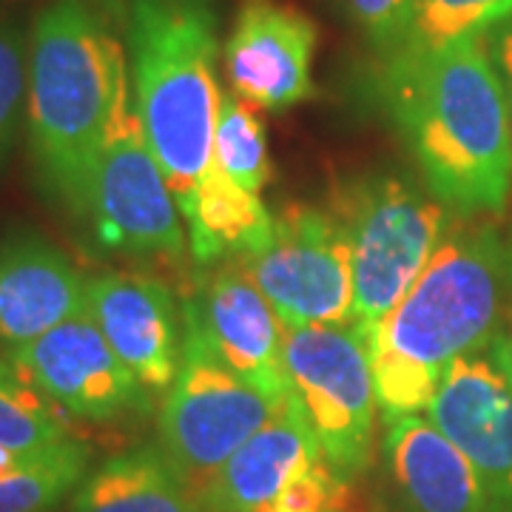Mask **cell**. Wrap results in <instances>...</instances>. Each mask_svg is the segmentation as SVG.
I'll return each mask as SVG.
<instances>
[{
  "label": "cell",
  "mask_w": 512,
  "mask_h": 512,
  "mask_svg": "<svg viewBox=\"0 0 512 512\" xmlns=\"http://www.w3.org/2000/svg\"><path fill=\"white\" fill-rule=\"evenodd\" d=\"M493 362L501 367V373H504L507 382L512 384V330L504 339H498L493 345Z\"/></svg>",
  "instance_id": "83f0119b"
},
{
  "label": "cell",
  "mask_w": 512,
  "mask_h": 512,
  "mask_svg": "<svg viewBox=\"0 0 512 512\" xmlns=\"http://www.w3.org/2000/svg\"><path fill=\"white\" fill-rule=\"evenodd\" d=\"M384 456L410 512H487L473 464L424 413L384 424Z\"/></svg>",
  "instance_id": "e0dca14e"
},
{
  "label": "cell",
  "mask_w": 512,
  "mask_h": 512,
  "mask_svg": "<svg viewBox=\"0 0 512 512\" xmlns=\"http://www.w3.org/2000/svg\"><path fill=\"white\" fill-rule=\"evenodd\" d=\"M97 242L134 259H183V211L148 146L137 109L103 148L92 177L86 217Z\"/></svg>",
  "instance_id": "9c48e42d"
},
{
  "label": "cell",
  "mask_w": 512,
  "mask_h": 512,
  "mask_svg": "<svg viewBox=\"0 0 512 512\" xmlns=\"http://www.w3.org/2000/svg\"><path fill=\"white\" fill-rule=\"evenodd\" d=\"M92 450L66 439L43 450L0 447V512H46L89 476Z\"/></svg>",
  "instance_id": "ffe728a7"
},
{
  "label": "cell",
  "mask_w": 512,
  "mask_h": 512,
  "mask_svg": "<svg viewBox=\"0 0 512 512\" xmlns=\"http://www.w3.org/2000/svg\"><path fill=\"white\" fill-rule=\"evenodd\" d=\"M345 3L353 23L376 52L393 57L402 49L410 32L413 0H345Z\"/></svg>",
  "instance_id": "484cf974"
},
{
  "label": "cell",
  "mask_w": 512,
  "mask_h": 512,
  "mask_svg": "<svg viewBox=\"0 0 512 512\" xmlns=\"http://www.w3.org/2000/svg\"><path fill=\"white\" fill-rule=\"evenodd\" d=\"M66 439L72 436L63 410L26 382L12 359H0V447L43 450Z\"/></svg>",
  "instance_id": "44dd1931"
},
{
  "label": "cell",
  "mask_w": 512,
  "mask_h": 512,
  "mask_svg": "<svg viewBox=\"0 0 512 512\" xmlns=\"http://www.w3.org/2000/svg\"><path fill=\"white\" fill-rule=\"evenodd\" d=\"M319 32L305 12L248 0L225 43V74L237 97L256 109L285 111L311 100L313 55Z\"/></svg>",
  "instance_id": "7c38bea8"
},
{
  "label": "cell",
  "mask_w": 512,
  "mask_h": 512,
  "mask_svg": "<svg viewBox=\"0 0 512 512\" xmlns=\"http://www.w3.org/2000/svg\"><path fill=\"white\" fill-rule=\"evenodd\" d=\"M279 407L282 402L268 399L225 365L200 328L185 319L183 362L163 396L157 444L194 495L274 419Z\"/></svg>",
  "instance_id": "8992f818"
},
{
  "label": "cell",
  "mask_w": 512,
  "mask_h": 512,
  "mask_svg": "<svg viewBox=\"0 0 512 512\" xmlns=\"http://www.w3.org/2000/svg\"><path fill=\"white\" fill-rule=\"evenodd\" d=\"M183 313L245 382L274 402L288 399L285 328L271 302L234 259L222 262V268L208 276L200 293L185 302Z\"/></svg>",
  "instance_id": "4fadbf2b"
},
{
  "label": "cell",
  "mask_w": 512,
  "mask_h": 512,
  "mask_svg": "<svg viewBox=\"0 0 512 512\" xmlns=\"http://www.w3.org/2000/svg\"><path fill=\"white\" fill-rule=\"evenodd\" d=\"M384 94L427 191L447 211L478 217L507 208L510 109L484 37L387 57Z\"/></svg>",
  "instance_id": "6da1fadb"
},
{
  "label": "cell",
  "mask_w": 512,
  "mask_h": 512,
  "mask_svg": "<svg viewBox=\"0 0 512 512\" xmlns=\"http://www.w3.org/2000/svg\"><path fill=\"white\" fill-rule=\"evenodd\" d=\"M512 330V234H450L370 342L384 424L421 416L458 359Z\"/></svg>",
  "instance_id": "7a4b0ae2"
},
{
  "label": "cell",
  "mask_w": 512,
  "mask_h": 512,
  "mask_svg": "<svg viewBox=\"0 0 512 512\" xmlns=\"http://www.w3.org/2000/svg\"><path fill=\"white\" fill-rule=\"evenodd\" d=\"M510 18L512 0H413L410 32L399 52H430L456 40L484 37Z\"/></svg>",
  "instance_id": "7402d4cb"
},
{
  "label": "cell",
  "mask_w": 512,
  "mask_h": 512,
  "mask_svg": "<svg viewBox=\"0 0 512 512\" xmlns=\"http://www.w3.org/2000/svg\"><path fill=\"white\" fill-rule=\"evenodd\" d=\"M89 311L111 350L151 396H165L183 362L185 322L174 293L143 274L89 279Z\"/></svg>",
  "instance_id": "5bb4252c"
},
{
  "label": "cell",
  "mask_w": 512,
  "mask_h": 512,
  "mask_svg": "<svg viewBox=\"0 0 512 512\" xmlns=\"http://www.w3.org/2000/svg\"><path fill=\"white\" fill-rule=\"evenodd\" d=\"M29 103V37L0 15V168L6 165L26 123Z\"/></svg>",
  "instance_id": "cb8c5ba5"
},
{
  "label": "cell",
  "mask_w": 512,
  "mask_h": 512,
  "mask_svg": "<svg viewBox=\"0 0 512 512\" xmlns=\"http://www.w3.org/2000/svg\"><path fill=\"white\" fill-rule=\"evenodd\" d=\"M183 220L188 225V251L200 265L231 262L248 254L271 234L274 214L259 200V194L245 191L220 165L211 163L202 174L191 202L185 205Z\"/></svg>",
  "instance_id": "d6986e66"
},
{
  "label": "cell",
  "mask_w": 512,
  "mask_h": 512,
  "mask_svg": "<svg viewBox=\"0 0 512 512\" xmlns=\"http://www.w3.org/2000/svg\"><path fill=\"white\" fill-rule=\"evenodd\" d=\"M345 495L348 484L330 470L328 461H316L256 512H336Z\"/></svg>",
  "instance_id": "d4e9b609"
},
{
  "label": "cell",
  "mask_w": 512,
  "mask_h": 512,
  "mask_svg": "<svg viewBox=\"0 0 512 512\" xmlns=\"http://www.w3.org/2000/svg\"><path fill=\"white\" fill-rule=\"evenodd\" d=\"M9 359L26 382L74 419L120 421L143 413L151 399L111 350L89 308L35 342L9 350Z\"/></svg>",
  "instance_id": "30bf717a"
},
{
  "label": "cell",
  "mask_w": 512,
  "mask_h": 512,
  "mask_svg": "<svg viewBox=\"0 0 512 512\" xmlns=\"http://www.w3.org/2000/svg\"><path fill=\"white\" fill-rule=\"evenodd\" d=\"M285 370L328 467L356 481L373 456L379 410L367 339L353 325L285 328Z\"/></svg>",
  "instance_id": "52a82bcc"
},
{
  "label": "cell",
  "mask_w": 512,
  "mask_h": 512,
  "mask_svg": "<svg viewBox=\"0 0 512 512\" xmlns=\"http://www.w3.org/2000/svg\"><path fill=\"white\" fill-rule=\"evenodd\" d=\"M424 416L473 464L487 512H512V384L493 356L458 359Z\"/></svg>",
  "instance_id": "8fae6325"
},
{
  "label": "cell",
  "mask_w": 512,
  "mask_h": 512,
  "mask_svg": "<svg viewBox=\"0 0 512 512\" xmlns=\"http://www.w3.org/2000/svg\"><path fill=\"white\" fill-rule=\"evenodd\" d=\"M89 308V279L35 234L0 239V345L23 348Z\"/></svg>",
  "instance_id": "9a60e30c"
},
{
  "label": "cell",
  "mask_w": 512,
  "mask_h": 512,
  "mask_svg": "<svg viewBox=\"0 0 512 512\" xmlns=\"http://www.w3.org/2000/svg\"><path fill=\"white\" fill-rule=\"evenodd\" d=\"M490 55H493L498 77L504 83V94H507V109H510V128H512V20H507L504 26H498L487 43Z\"/></svg>",
  "instance_id": "4316f807"
},
{
  "label": "cell",
  "mask_w": 512,
  "mask_h": 512,
  "mask_svg": "<svg viewBox=\"0 0 512 512\" xmlns=\"http://www.w3.org/2000/svg\"><path fill=\"white\" fill-rule=\"evenodd\" d=\"M134 114L128 49L92 0H49L29 32L26 128L37 174L86 217L97 160Z\"/></svg>",
  "instance_id": "3957f363"
},
{
  "label": "cell",
  "mask_w": 512,
  "mask_h": 512,
  "mask_svg": "<svg viewBox=\"0 0 512 512\" xmlns=\"http://www.w3.org/2000/svg\"><path fill=\"white\" fill-rule=\"evenodd\" d=\"M72 512H202V507L160 444H143L89 470L72 493Z\"/></svg>",
  "instance_id": "ac0fdd59"
},
{
  "label": "cell",
  "mask_w": 512,
  "mask_h": 512,
  "mask_svg": "<svg viewBox=\"0 0 512 512\" xmlns=\"http://www.w3.org/2000/svg\"><path fill=\"white\" fill-rule=\"evenodd\" d=\"M234 262L271 302L282 328L350 325L353 262L339 217L288 205L271 234Z\"/></svg>",
  "instance_id": "ba28073f"
},
{
  "label": "cell",
  "mask_w": 512,
  "mask_h": 512,
  "mask_svg": "<svg viewBox=\"0 0 512 512\" xmlns=\"http://www.w3.org/2000/svg\"><path fill=\"white\" fill-rule=\"evenodd\" d=\"M126 49L140 126L185 211L214 163L222 103L214 0H131Z\"/></svg>",
  "instance_id": "277c9868"
},
{
  "label": "cell",
  "mask_w": 512,
  "mask_h": 512,
  "mask_svg": "<svg viewBox=\"0 0 512 512\" xmlns=\"http://www.w3.org/2000/svg\"><path fill=\"white\" fill-rule=\"evenodd\" d=\"M214 163L251 194H259L271 183L265 126L256 114V106L245 103L237 94H222L214 131Z\"/></svg>",
  "instance_id": "603a6c76"
},
{
  "label": "cell",
  "mask_w": 512,
  "mask_h": 512,
  "mask_svg": "<svg viewBox=\"0 0 512 512\" xmlns=\"http://www.w3.org/2000/svg\"><path fill=\"white\" fill-rule=\"evenodd\" d=\"M339 222L353 262L350 325L370 345L439 251L447 234V208L399 177H373L350 191Z\"/></svg>",
  "instance_id": "5b68a950"
},
{
  "label": "cell",
  "mask_w": 512,
  "mask_h": 512,
  "mask_svg": "<svg viewBox=\"0 0 512 512\" xmlns=\"http://www.w3.org/2000/svg\"><path fill=\"white\" fill-rule=\"evenodd\" d=\"M325 461L322 444L299 399H288L254 439H248L197 495L202 512H256L291 478Z\"/></svg>",
  "instance_id": "2e32d148"
}]
</instances>
